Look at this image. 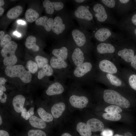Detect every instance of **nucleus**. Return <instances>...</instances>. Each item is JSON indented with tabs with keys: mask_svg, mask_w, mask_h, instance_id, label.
<instances>
[{
	"mask_svg": "<svg viewBox=\"0 0 136 136\" xmlns=\"http://www.w3.org/2000/svg\"><path fill=\"white\" fill-rule=\"evenodd\" d=\"M29 122L30 125L35 128L42 129L46 126L45 122L35 116H32L29 119Z\"/></svg>",
	"mask_w": 136,
	"mask_h": 136,
	"instance_id": "393cba45",
	"label": "nucleus"
},
{
	"mask_svg": "<svg viewBox=\"0 0 136 136\" xmlns=\"http://www.w3.org/2000/svg\"><path fill=\"white\" fill-rule=\"evenodd\" d=\"M128 81L131 87L136 90V74H132L129 76Z\"/></svg>",
	"mask_w": 136,
	"mask_h": 136,
	"instance_id": "ea45409f",
	"label": "nucleus"
},
{
	"mask_svg": "<svg viewBox=\"0 0 136 136\" xmlns=\"http://www.w3.org/2000/svg\"><path fill=\"white\" fill-rule=\"evenodd\" d=\"M92 67V64L90 62H84L75 68L74 71V74L76 77H82L90 72L91 70Z\"/></svg>",
	"mask_w": 136,
	"mask_h": 136,
	"instance_id": "f3484780",
	"label": "nucleus"
},
{
	"mask_svg": "<svg viewBox=\"0 0 136 136\" xmlns=\"http://www.w3.org/2000/svg\"><path fill=\"white\" fill-rule=\"evenodd\" d=\"M0 90L4 92L6 91V88L4 85H0Z\"/></svg>",
	"mask_w": 136,
	"mask_h": 136,
	"instance_id": "8fccbe9b",
	"label": "nucleus"
},
{
	"mask_svg": "<svg viewBox=\"0 0 136 136\" xmlns=\"http://www.w3.org/2000/svg\"><path fill=\"white\" fill-rule=\"evenodd\" d=\"M113 136H124L120 135L118 134H115V135H114Z\"/></svg>",
	"mask_w": 136,
	"mask_h": 136,
	"instance_id": "bf43d9fd",
	"label": "nucleus"
},
{
	"mask_svg": "<svg viewBox=\"0 0 136 136\" xmlns=\"http://www.w3.org/2000/svg\"><path fill=\"white\" fill-rule=\"evenodd\" d=\"M35 60L37 62L38 67L42 68L48 63V59L44 57L38 55L35 57Z\"/></svg>",
	"mask_w": 136,
	"mask_h": 136,
	"instance_id": "c9c22d12",
	"label": "nucleus"
},
{
	"mask_svg": "<svg viewBox=\"0 0 136 136\" xmlns=\"http://www.w3.org/2000/svg\"><path fill=\"white\" fill-rule=\"evenodd\" d=\"M36 39L35 37L30 36L28 37L26 39L25 46L28 49L31 50L34 52H37L39 49V46L36 44Z\"/></svg>",
	"mask_w": 136,
	"mask_h": 136,
	"instance_id": "a878e982",
	"label": "nucleus"
},
{
	"mask_svg": "<svg viewBox=\"0 0 136 136\" xmlns=\"http://www.w3.org/2000/svg\"><path fill=\"white\" fill-rule=\"evenodd\" d=\"M28 136H46V133L39 129H31L28 132Z\"/></svg>",
	"mask_w": 136,
	"mask_h": 136,
	"instance_id": "4c0bfd02",
	"label": "nucleus"
},
{
	"mask_svg": "<svg viewBox=\"0 0 136 136\" xmlns=\"http://www.w3.org/2000/svg\"><path fill=\"white\" fill-rule=\"evenodd\" d=\"M23 10L22 7L18 5L10 9L7 13V17L9 19H14L18 17Z\"/></svg>",
	"mask_w": 136,
	"mask_h": 136,
	"instance_id": "cd10ccee",
	"label": "nucleus"
},
{
	"mask_svg": "<svg viewBox=\"0 0 136 136\" xmlns=\"http://www.w3.org/2000/svg\"><path fill=\"white\" fill-rule=\"evenodd\" d=\"M92 1L86 0H72V1L76 6L83 4H88Z\"/></svg>",
	"mask_w": 136,
	"mask_h": 136,
	"instance_id": "a19ab883",
	"label": "nucleus"
},
{
	"mask_svg": "<svg viewBox=\"0 0 136 136\" xmlns=\"http://www.w3.org/2000/svg\"><path fill=\"white\" fill-rule=\"evenodd\" d=\"M34 109L33 107H31L27 111L28 113L31 117L34 115Z\"/></svg>",
	"mask_w": 136,
	"mask_h": 136,
	"instance_id": "49530a36",
	"label": "nucleus"
},
{
	"mask_svg": "<svg viewBox=\"0 0 136 136\" xmlns=\"http://www.w3.org/2000/svg\"><path fill=\"white\" fill-rule=\"evenodd\" d=\"M98 1L110 10L116 11L117 0H99Z\"/></svg>",
	"mask_w": 136,
	"mask_h": 136,
	"instance_id": "473e14b6",
	"label": "nucleus"
},
{
	"mask_svg": "<svg viewBox=\"0 0 136 136\" xmlns=\"http://www.w3.org/2000/svg\"><path fill=\"white\" fill-rule=\"evenodd\" d=\"M65 108V104L60 102L54 105L51 109V112L53 117L57 118L60 117L64 111Z\"/></svg>",
	"mask_w": 136,
	"mask_h": 136,
	"instance_id": "5701e85b",
	"label": "nucleus"
},
{
	"mask_svg": "<svg viewBox=\"0 0 136 136\" xmlns=\"http://www.w3.org/2000/svg\"><path fill=\"white\" fill-rule=\"evenodd\" d=\"M130 39L125 37L115 42V56L127 63L131 62L135 55L133 49L129 47Z\"/></svg>",
	"mask_w": 136,
	"mask_h": 136,
	"instance_id": "423d86ee",
	"label": "nucleus"
},
{
	"mask_svg": "<svg viewBox=\"0 0 136 136\" xmlns=\"http://www.w3.org/2000/svg\"><path fill=\"white\" fill-rule=\"evenodd\" d=\"M3 94V91L1 90H0V96H2Z\"/></svg>",
	"mask_w": 136,
	"mask_h": 136,
	"instance_id": "13d9d810",
	"label": "nucleus"
},
{
	"mask_svg": "<svg viewBox=\"0 0 136 136\" xmlns=\"http://www.w3.org/2000/svg\"><path fill=\"white\" fill-rule=\"evenodd\" d=\"M86 124L91 131H102L104 129V125L103 123L96 118H93L89 119L87 121Z\"/></svg>",
	"mask_w": 136,
	"mask_h": 136,
	"instance_id": "6ab92c4d",
	"label": "nucleus"
},
{
	"mask_svg": "<svg viewBox=\"0 0 136 136\" xmlns=\"http://www.w3.org/2000/svg\"><path fill=\"white\" fill-rule=\"evenodd\" d=\"M13 33L14 35L18 37H20L21 36V34L17 31H14Z\"/></svg>",
	"mask_w": 136,
	"mask_h": 136,
	"instance_id": "603ef678",
	"label": "nucleus"
},
{
	"mask_svg": "<svg viewBox=\"0 0 136 136\" xmlns=\"http://www.w3.org/2000/svg\"><path fill=\"white\" fill-rule=\"evenodd\" d=\"M130 65L136 70V54L135 55L133 59L130 62Z\"/></svg>",
	"mask_w": 136,
	"mask_h": 136,
	"instance_id": "c03bdc74",
	"label": "nucleus"
},
{
	"mask_svg": "<svg viewBox=\"0 0 136 136\" xmlns=\"http://www.w3.org/2000/svg\"><path fill=\"white\" fill-rule=\"evenodd\" d=\"M5 3L4 0H0V7L3 5Z\"/></svg>",
	"mask_w": 136,
	"mask_h": 136,
	"instance_id": "6e6d98bb",
	"label": "nucleus"
},
{
	"mask_svg": "<svg viewBox=\"0 0 136 136\" xmlns=\"http://www.w3.org/2000/svg\"><path fill=\"white\" fill-rule=\"evenodd\" d=\"M64 91V88L60 83L56 82L50 85L46 91V94L48 95H52L60 94Z\"/></svg>",
	"mask_w": 136,
	"mask_h": 136,
	"instance_id": "4be33fe9",
	"label": "nucleus"
},
{
	"mask_svg": "<svg viewBox=\"0 0 136 136\" xmlns=\"http://www.w3.org/2000/svg\"><path fill=\"white\" fill-rule=\"evenodd\" d=\"M25 100L23 95L19 94L15 96L12 100V105L15 111L17 113H21L24 108Z\"/></svg>",
	"mask_w": 136,
	"mask_h": 136,
	"instance_id": "412c9836",
	"label": "nucleus"
},
{
	"mask_svg": "<svg viewBox=\"0 0 136 136\" xmlns=\"http://www.w3.org/2000/svg\"><path fill=\"white\" fill-rule=\"evenodd\" d=\"M50 64L52 67L56 69L65 68L67 66V64L65 60L59 59L54 56L51 58Z\"/></svg>",
	"mask_w": 136,
	"mask_h": 136,
	"instance_id": "b1692460",
	"label": "nucleus"
},
{
	"mask_svg": "<svg viewBox=\"0 0 136 136\" xmlns=\"http://www.w3.org/2000/svg\"><path fill=\"white\" fill-rule=\"evenodd\" d=\"M77 131L81 136H91V131L87 124L83 122L78 123L76 126Z\"/></svg>",
	"mask_w": 136,
	"mask_h": 136,
	"instance_id": "bb28decb",
	"label": "nucleus"
},
{
	"mask_svg": "<svg viewBox=\"0 0 136 136\" xmlns=\"http://www.w3.org/2000/svg\"><path fill=\"white\" fill-rule=\"evenodd\" d=\"M115 11L119 14L125 15L133 8L132 1L129 0H117Z\"/></svg>",
	"mask_w": 136,
	"mask_h": 136,
	"instance_id": "4468645a",
	"label": "nucleus"
},
{
	"mask_svg": "<svg viewBox=\"0 0 136 136\" xmlns=\"http://www.w3.org/2000/svg\"><path fill=\"white\" fill-rule=\"evenodd\" d=\"M95 50L100 56L104 58H109L115 56L116 48L114 43L98 42Z\"/></svg>",
	"mask_w": 136,
	"mask_h": 136,
	"instance_id": "9d476101",
	"label": "nucleus"
},
{
	"mask_svg": "<svg viewBox=\"0 0 136 136\" xmlns=\"http://www.w3.org/2000/svg\"><path fill=\"white\" fill-rule=\"evenodd\" d=\"M103 98L106 103L114 104L124 108H129L130 104L129 100L117 91L106 89L104 92Z\"/></svg>",
	"mask_w": 136,
	"mask_h": 136,
	"instance_id": "0eeeda50",
	"label": "nucleus"
},
{
	"mask_svg": "<svg viewBox=\"0 0 136 136\" xmlns=\"http://www.w3.org/2000/svg\"><path fill=\"white\" fill-rule=\"evenodd\" d=\"M61 46L53 50L52 52L56 57L64 60H66L69 55V50L67 45V39L66 37L60 40Z\"/></svg>",
	"mask_w": 136,
	"mask_h": 136,
	"instance_id": "f8f14e48",
	"label": "nucleus"
},
{
	"mask_svg": "<svg viewBox=\"0 0 136 136\" xmlns=\"http://www.w3.org/2000/svg\"><path fill=\"white\" fill-rule=\"evenodd\" d=\"M69 101L74 107L82 109L86 107L88 102V98L84 96L73 95L70 98Z\"/></svg>",
	"mask_w": 136,
	"mask_h": 136,
	"instance_id": "2eb2a0df",
	"label": "nucleus"
},
{
	"mask_svg": "<svg viewBox=\"0 0 136 136\" xmlns=\"http://www.w3.org/2000/svg\"><path fill=\"white\" fill-rule=\"evenodd\" d=\"M105 111L107 113H117L122 112V110L120 107L116 105H111L106 107Z\"/></svg>",
	"mask_w": 136,
	"mask_h": 136,
	"instance_id": "e433bc0d",
	"label": "nucleus"
},
{
	"mask_svg": "<svg viewBox=\"0 0 136 136\" xmlns=\"http://www.w3.org/2000/svg\"><path fill=\"white\" fill-rule=\"evenodd\" d=\"M39 13L36 11L31 8L28 9L25 13V17L26 21L29 23L36 21L39 17Z\"/></svg>",
	"mask_w": 136,
	"mask_h": 136,
	"instance_id": "c85d7f7f",
	"label": "nucleus"
},
{
	"mask_svg": "<svg viewBox=\"0 0 136 136\" xmlns=\"http://www.w3.org/2000/svg\"><path fill=\"white\" fill-rule=\"evenodd\" d=\"M37 112L41 118L45 122H49L52 121L53 120L52 115L47 112L42 108H39L37 110Z\"/></svg>",
	"mask_w": 136,
	"mask_h": 136,
	"instance_id": "2f4dec72",
	"label": "nucleus"
},
{
	"mask_svg": "<svg viewBox=\"0 0 136 136\" xmlns=\"http://www.w3.org/2000/svg\"><path fill=\"white\" fill-rule=\"evenodd\" d=\"M7 80L4 78L2 77L0 78V85H4L5 84V82L7 81Z\"/></svg>",
	"mask_w": 136,
	"mask_h": 136,
	"instance_id": "de8ad7c7",
	"label": "nucleus"
},
{
	"mask_svg": "<svg viewBox=\"0 0 136 136\" xmlns=\"http://www.w3.org/2000/svg\"><path fill=\"white\" fill-rule=\"evenodd\" d=\"M2 123V120L1 116H0V125H1Z\"/></svg>",
	"mask_w": 136,
	"mask_h": 136,
	"instance_id": "4d7b16f0",
	"label": "nucleus"
},
{
	"mask_svg": "<svg viewBox=\"0 0 136 136\" xmlns=\"http://www.w3.org/2000/svg\"><path fill=\"white\" fill-rule=\"evenodd\" d=\"M73 20L71 13L65 8L55 17L52 31L59 40L66 37L68 32L74 27Z\"/></svg>",
	"mask_w": 136,
	"mask_h": 136,
	"instance_id": "f257e3e1",
	"label": "nucleus"
},
{
	"mask_svg": "<svg viewBox=\"0 0 136 136\" xmlns=\"http://www.w3.org/2000/svg\"><path fill=\"white\" fill-rule=\"evenodd\" d=\"M2 98V96H0V100H1Z\"/></svg>",
	"mask_w": 136,
	"mask_h": 136,
	"instance_id": "052dcab7",
	"label": "nucleus"
},
{
	"mask_svg": "<svg viewBox=\"0 0 136 136\" xmlns=\"http://www.w3.org/2000/svg\"><path fill=\"white\" fill-rule=\"evenodd\" d=\"M119 28L126 33L128 38L136 41V27L126 26Z\"/></svg>",
	"mask_w": 136,
	"mask_h": 136,
	"instance_id": "7c9ffc66",
	"label": "nucleus"
},
{
	"mask_svg": "<svg viewBox=\"0 0 136 136\" xmlns=\"http://www.w3.org/2000/svg\"><path fill=\"white\" fill-rule=\"evenodd\" d=\"M53 72V71L51 66L47 64L38 72V79H41L45 76H50L52 75Z\"/></svg>",
	"mask_w": 136,
	"mask_h": 136,
	"instance_id": "c756f323",
	"label": "nucleus"
},
{
	"mask_svg": "<svg viewBox=\"0 0 136 136\" xmlns=\"http://www.w3.org/2000/svg\"><path fill=\"white\" fill-rule=\"evenodd\" d=\"M90 33L92 38L98 43L114 44L124 38L122 34L114 32L109 27L102 24H96Z\"/></svg>",
	"mask_w": 136,
	"mask_h": 136,
	"instance_id": "39448f33",
	"label": "nucleus"
},
{
	"mask_svg": "<svg viewBox=\"0 0 136 136\" xmlns=\"http://www.w3.org/2000/svg\"><path fill=\"white\" fill-rule=\"evenodd\" d=\"M17 23L19 24H21L22 25H24L25 24V22L22 20H18Z\"/></svg>",
	"mask_w": 136,
	"mask_h": 136,
	"instance_id": "3c124183",
	"label": "nucleus"
},
{
	"mask_svg": "<svg viewBox=\"0 0 136 136\" xmlns=\"http://www.w3.org/2000/svg\"><path fill=\"white\" fill-rule=\"evenodd\" d=\"M5 72L7 76L11 78L18 77L25 83H29L31 79V73L26 70L24 66L21 65L7 66L5 68Z\"/></svg>",
	"mask_w": 136,
	"mask_h": 136,
	"instance_id": "6e6552de",
	"label": "nucleus"
},
{
	"mask_svg": "<svg viewBox=\"0 0 136 136\" xmlns=\"http://www.w3.org/2000/svg\"><path fill=\"white\" fill-rule=\"evenodd\" d=\"M104 82H108L112 86L117 87H121L125 82L119 76L116 75L103 73Z\"/></svg>",
	"mask_w": 136,
	"mask_h": 136,
	"instance_id": "a211bd4d",
	"label": "nucleus"
},
{
	"mask_svg": "<svg viewBox=\"0 0 136 136\" xmlns=\"http://www.w3.org/2000/svg\"><path fill=\"white\" fill-rule=\"evenodd\" d=\"M21 116L23 118L26 120H27L29 119L31 117L28 113L26 109L25 108H24L21 112Z\"/></svg>",
	"mask_w": 136,
	"mask_h": 136,
	"instance_id": "79ce46f5",
	"label": "nucleus"
},
{
	"mask_svg": "<svg viewBox=\"0 0 136 136\" xmlns=\"http://www.w3.org/2000/svg\"><path fill=\"white\" fill-rule=\"evenodd\" d=\"M88 5L97 24L106 23L118 25V22L111 10L99 1H92Z\"/></svg>",
	"mask_w": 136,
	"mask_h": 136,
	"instance_id": "7ed1b4c3",
	"label": "nucleus"
},
{
	"mask_svg": "<svg viewBox=\"0 0 136 136\" xmlns=\"http://www.w3.org/2000/svg\"><path fill=\"white\" fill-rule=\"evenodd\" d=\"M101 134L102 136H113V132L111 130L105 129L102 131Z\"/></svg>",
	"mask_w": 136,
	"mask_h": 136,
	"instance_id": "37998d69",
	"label": "nucleus"
},
{
	"mask_svg": "<svg viewBox=\"0 0 136 136\" xmlns=\"http://www.w3.org/2000/svg\"><path fill=\"white\" fill-rule=\"evenodd\" d=\"M53 20L51 17L45 16L38 19L35 23L37 25L43 26L47 32H50L52 30Z\"/></svg>",
	"mask_w": 136,
	"mask_h": 136,
	"instance_id": "aec40b11",
	"label": "nucleus"
},
{
	"mask_svg": "<svg viewBox=\"0 0 136 136\" xmlns=\"http://www.w3.org/2000/svg\"><path fill=\"white\" fill-rule=\"evenodd\" d=\"M71 14L81 28L91 30L96 24L88 4L76 6Z\"/></svg>",
	"mask_w": 136,
	"mask_h": 136,
	"instance_id": "f03ea898",
	"label": "nucleus"
},
{
	"mask_svg": "<svg viewBox=\"0 0 136 136\" xmlns=\"http://www.w3.org/2000/svg\"><path fill=\"white\" fill-rule=\"evenodd\" d=\"M26 66L28 71L32 74L35 73L38 70V67L37 63L31 60L27 62Z\"/></svg>",
	"mask_w": 136,
	"mask_h": 136,
	"instance_id": "f704fd0d",
	"label": "nucleus"
},
{
	"mask_svg": "<svg viewBox=\"0 0 136 136\" xmlns=\"http://www.w3.org/2000/svg\"><path fill=\"white\" fill-rule=\"evenodd\" d=\"M98 67L103 72L116 75L118 72V69L115 64L109 58H104L99 62Z\"/></svg>",
	"mask_w": 136,
	"mask_h": 136,
	"instance_id": "ddd939ff",
	"label": "nucleus"
},
{
	"mask_svg": "<svg viewBox=\"0 0 136 136\" xmlns=\"http://www.w3.org/2000/svg\"><path fill=\"white\" fill-rule=\"evenodd\" d=\"M4 94V97L3 98H2L1 100V102L2 103H5L6 101V99L7 98V95L5 93Z\"/></svg>",
	"mask_w": 136,
	"mask_h": 136,
	"instance_id": "09e8293b",
	"label": "nucleus"
},
{
	"mask_svg": "<svg viewBox=\"0 0 136 136\" xmlns=\"http://www.w3.org/2000/svg\"><path fill=\"white\" fill-rule=\"evenodd\" d=\"M66 0L51 1L49 0H44L43 3V7L47 14L52 15L55 12L58 13L65 8Z\"/></svg>",
	"mask_w": 136,
	"mask_h": 136,
	"instance_id": "9b49d317",
	"label": "nucleus"
},
{
	"mask_svg": "<svg viewBox=\"0 0 136 136\" xmlns=\"http://www.w3.org/2000/svg\"><path fill=\"white\" fill-rule=\"evenodd\" d=\"M17 47L15 42L10 41L3 48L1 51L2 56L4 58L3 62L7 66L14 65L17 61L15 52Z\"/></svg>",
	"mask_w": 136,
	"mask_h": 136,
	"instance_id": "1a4fd4ad",
	"label": "nucleus"
},
{
	"mask_svg": "<svg viewBox=\"0 0 136 136\" xmlns=\"http://www.w3.org/2000/svg\"><path fill=\"white\" fill-rule=\"evenodd\" d=\"M61 136H72L70 134L67 133H65L62 134Z\"/></svg>",
	"mask_w": 136,
	"mask_h": 136,
	"instance_id": "5fc2aeb1",
	"label": "nucleus"
},
{
	"mask_svg": "<svg viewBox=\"0 0 136 136\" xmlns=\"http://www.w3.org/2000/svg\"><path fill=\"white\" fill-rule=\"evenodd\" d=\"M11 38L9 35L6 34L4 36H0V44L1 46L3 48L11 41Z\"/></svg>",
	"mask_w": 136,
	"mask_h": 136,
	"instance_id": "58836bf2",
	"label": "nucleus"
},
{
	"mask_svg": "<svg viewBox=\"0 0 136 136\" xmlns=\"http://www.w3.org/2000/svg\"><path fill=\"white\" fill-rule=\"evenodd\" d=\"M104 119L113 121H116L120 120L121 118V115L117 113H106L102 115Z\"/></svg>",
	"mask_w": 136,
	"mask_h": 136,
	"instance_id": "72a5a7b5",
	"label": "nucleus"
},
{
	"mask_svg": "<svg viewBox=\"0 0 136 136\" xmlns=\"http://www.w3.org/2000/svg\"><path fill=\"white\" fill-rule=\"evenodd\" d=\"M117 25L119 28L126 26L136 27V12L124 15Z\"/></svg>",
	"mask_w": 136,
	"mask_h": 136,
	"instance_id": "dca6fc26",
	"label": "nucleus"
},
{
	"mask_svg": "<svg viewBox=\"0 0 136 136\" xmlns=\"http://www.w3.org/2000/svg\"><path fill=\"white\" fill-rule=\"evenodd\" d=\"M4 12V10L3 8L2 7H0V16H1Z\"/></svg>",
	"mask_w": 136,
	"mask_h": 136,
	"instance_id": "864d4df0",
	"label": "nucleus"
},
{
	"mask_svg": "<svg viewBox=\"0 0 136 136\" xmlns=\"http://www.w3.org/2000/svg\"><path fill=\"white\" fill-rule=\"evenodd\" d=\"M0 136H10L8 132L3 130H0Z\"/></svg>",
	"mask_w": 136,
	"mask_h": 136,
	"instance_id": "a18cd8bd",
	"label": "nucleus"
},
{
	"mask_svg": "<svg viewBox=\"0 0 136 136\" xmlns=\"http://www.w3.org/2000/svg\"><path fill=\"white\" fill-rule=\"evenodd\" d=\"M68 37L84 52H89L93 48L91 33L87 30L74 27L70 31Z\"/></svg>",
	"mask_w": 136,
	"mask_h": 136,
	"instance_id": "20e7f679",
	"label": "nucleus"
}]
</instances>
